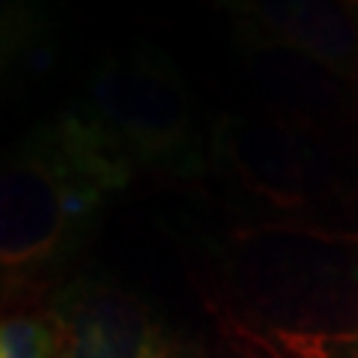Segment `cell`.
<instances>
[{
  "label": "cell",
  "mask_w": 358,
  "mask_h": 358,
  "mask_svg": "<svg viewBox=\"0 0 358 358\" xmlns=\"http://www.w3.org/2000/svg\"><path fill=\"white\" fill-rule=\"evenodd\" d=\"M138 167L75 108L33 129L3 162L0 260L6 293L57 263Z\"/></svg>",
  "instance_id": "obj_1"
},
{
  "label": "cell",
  "mask_w": 358,
  "mask_h": 358,
  "mask_svg": "<svg viewBox=\"0 0 358 358\" xmlns=\"http://www.w3.org/2000/svg\"><path fill=\"white\" fill-rule=\"evenodd\" d=\"M138 167L188 171L197 164L192 93L179 69L143 42L108 51L72 105Z\"/></svg>",
  "instance_id": "obj_2"
},
{
  "label": "cell",
  "mask_w": 358,
  "mask_h": 358,
  "mask_svg": "<svg viewBox=\"0 0 358 358\" xmlns=\"http://www.w3.org/2000/svg\"><path fill=\"white\" fill-rule=\"evenodd\" d=\"M48 310L60 358H194L155 313L117 284L75 281Z\"/></svg>",
  "instance_id": "obj_3"
},
{
  "label": "cell",
  "mask_w": 358,
  "mask_h": 358,
  "mask_svg": "<svg viewBox=\"0 0 358 358\" xmlns=\"http://www.w3.org/2000/svg\"><path fill=\"white\" fill-rule=\"evenodd\" d=\"M251 42L301 54L343 84L358 87V13L343 0H224Z\"/></svg>",
  "instance_id": "obj_4"
},
{
  "label": "cell",
  "mask_w": 358,
  "mask_h": 358,
  "mask_svg": "<svg viewBox=\"0 0 358 358\" xmlns=\"http://www.w3.org/2000/svg\"><path fill=\"white\" fill-rule=\"evenodd\" d=\"M0 358H60L51 310H18L13 317H3Z\"/></svg>",
  "instance_id": "obj_5"
},
{
  "label": "cell",
  "mask_w": 358,
  "mask_h": 358,
  "mask_svg": "<svg viewBox=\"0 0 358 358\" xmlns=\"http://www.w3.org/2000/svg\"><path fill=\"white\" fill-rule=\"evenodd\" d=\"M6 39H3V57H6V69L13 66L15 72H27V75H39L42 66L51 57V45L45 30L36 24V18L27 15L15 6V15L6 9Z\"/></svg>",
  "instance_id": "obj_6"
},
{
  "label": "cell",
  "mask_w": 358,
  "mask_h": 358,
  "mask_svg": "<svg viewBox=\"0 0 358 358\" xmlns=\"http://www.w3.org/2000/svg\"><path fill=\"white\" fill-rule=\"evenodd\" d=\"M260 346H263V350L268 352V358H284L281 352H278V350H275V346H268V343H260Z\"/></svg>",
  "instance_id": "obj_7"
},
{
  "label": "cell",
  "mask_w": 358,
  "mask_h": 358,
  "mask_svg": "<svg viewBox=\"0 0 358 358\" xmlns=\"http://www.w3.org/2000/svg\"><path fill=\"white\" fill-rule=\"evenodd\" d=\"M343 3H346V6H350V9H352V13H358V0H343Z\"/></svg>",
  "instance_id": "obj_8"
}]
</instances>
